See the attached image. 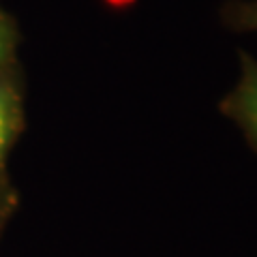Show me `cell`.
<instances>
[{"label": "cell", "mask_w": 257, "mask_h": 257, "mask_svg": "<svg viewBox=\"0 0 257 257\" xmlns=\"http://www.w3.org/2000/svg\"><path fill=\"white\" fill-rule=\"evenodd\" d=\"M5 202H7V180H5V174H0V212L5 208Z\"/></svg>", "instance_id": "5"}, {"label": "cell", "mask_w": 257, "mask_h": 257, "mask_svg": "<svg viewBox=\"0 0 257 257\" xmlns=\"http://www.w3.org/2000/svg\"><path fill=\"white\" fill-rule=\"evenodd\" d=\"M223 111L242 124L257 146V62L246 54H242V77L236 90L223 101Z\"/></svg>", "instance_id": "2"}, {"label": "cell", "mask_w": 257, "mask_h": 257, "mask_svg": "<svg viewBox=\"0 0 257 257\" xmlns=\"http://www.w3.org/2000/svg\"><path fill=\"white\" fill-rule=\"evenodd\" d=\"M22 124L24 103L15 77V64H11L7 69H0V174H5L7 157L22 131Z\"/></svg>", "instance_id": "1"}, {"label": "cell", "mask_w": 257, "mask_h": 257, "mask_svg": "<svg viewBox=\"0 0 257 257\" xmlns=\"http://www.w3.org/2000/svg\"><path fill=\"white\" fill-rule=\"evenodd\" d=\"M18 26L9 13L0 7V69L15 64V50H18Z\"/></svg>", "instance_id": "3"}, {"label": "cell", "mask_w": 257, "mask_h": 257, "mask_svg": "<svg viewBox=\"0 0 257 257\" xmlns=\"http://www.w3.org/2000/svg\"><path fill=\"white\" fill-rule=\"evenodd\" d=\"M229 22L236 28L257 30V0L255 3H236L229 7Z\"/></svg>", "instance_id": "4"}]
</instances>
